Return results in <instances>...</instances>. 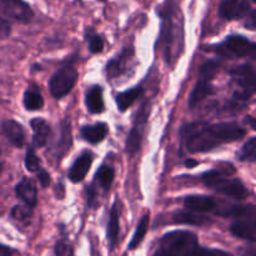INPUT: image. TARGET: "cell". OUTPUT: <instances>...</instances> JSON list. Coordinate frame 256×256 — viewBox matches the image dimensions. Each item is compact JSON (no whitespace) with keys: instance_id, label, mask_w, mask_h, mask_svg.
<instances>
[{"instance_id":"cell-26","label":"cell","mask_w":256,"mask_h":256,"mask_svg":"<svg viewBox=\"0 0 256 256\" xmlns=\"http://www.w3.org/2000/svg\"><path fill=\"white\" fill-rule=\"evenodd\" d=\"M149 215H144V216L140 219L139 224H138L136 230L134 232V236H132V242L129 244V250H134L136 249L138 246L140 245V242H142V239L145 238L148 232V228H149Z\"/></svg>"},{"instance_id":"cell-12","label":"cell","mask_w":256,"mask_h":256,"mask_svg":"<svg viewBox=\"0 0 256 256\" xmlns=\"http://www.w3.org/2000/svg\"><path fill=\"white\" fill-rule=\"evenodd\" d=\"M2 132L10 144L16 148L24 146L25 132L19 122L14 120H5L2 124Z\"/></svg>"},{"instance_id":"cell-30","label":"cell","mask_w":256,"mask_h":256,"mask_svg":"<svg viewBox=\"0 0 256 256\" xmlns=\"http://www.w3.org/2000/svg\"><path fill=\"white\" fill-rule=\"evenodd\" d=\"M40 159L36 156L32 149H29L26 152V155H25V166L29 170L30 172H36L40 170Z\"/></svg>"},{"instance_id":"cell-17","label":"cell","mask_w":256,"mask_h":256,"mask_svg":"<svg viewBox=\"0 0 256 256\" xmlns=\"http://www.w3.org/2000/svg\"><path fill=\"white\" fill-rule=\"evenodd\" d=\"M230 232L234 236L240 238V239L249 240V242H255L256 240V226H255V218L248 220H240V222H234L230 226Z\"/></svg>"},{"instance_id":"cell-23","label":"cell","mask_w":256,"mask_h":256,"mask_svg":"<svg viewBox=\"0 0 256 256\" xmlns=\"http://www.w3.org/2000/svg\"><path fill=\"white\" fill-rule=\"evenodd\" d=\"M142 88H132V89L118 95V96L115 98V102H116V105L118 108H119L120 112H125V110L129 109V108L136 102L138 98L142 95Z\"/></svg>"},{"instance_id":"cell-4","label":"cell","mask_w":256,"mask_h":256,"mask_svg":"<svg viewBox=\"0 0 256 256\" xmlns=\"http://www.w3.org/2000/svg\"><path fill=\"white\" fill-rule=\"evenodd\" d=\"M178 32H182V24L178 25L175 12L168 5L162 14V40L164 42L165 59H178L180 50L182 46V34H178Z\"/></svg>"},{"instance_id":"cell-36","label":"cell","mask_w":256,"mask_h":256,"mask_svg":"<svg viewBox=\"0 0 256 256\" xmlns=\"http://www.w3.org/2000/svg\"><path fill=\"white\" fill-rule=\"evenodd\" d=\"M9 34H10L9 24L6 22V20H4L2 16H0V39H4V38H6Z\"/></svg>"},{"instance_id":"cell-1","label":"cell","mask_w":256,"mask_h":256,"mask_svg":"<svg viewBox=\"0 0 256 256\" xmlns=\"http://www.w3.org/2000/svg\"><path fill=\"white\" fill-rule=\"evenodd\" d=\"M245 130L236 122H219V124H195L186 125L182 129V138L188 152L196 154L205 152L225 142L242 140Z\"/></svg>"},{"instance_id":"cell-25","label":"cell","mask_w":256,"mask_h":256,"mask_svg":"<svg viewBox=\"0 0 256 256\" xmlns=\"http://www.w3.org/2000/svg\"><path fill=\"white\" fill-rule=\"evenodd\" d=\"M220 215L222 216H234V218H255V208L252 205L249 206H242V205H232V206L225 208L220 210Z\"/></svg>"},{"instance_id":"cell-20","label":"cell","mask_w":256,"mask_h":256,"mask_svg":"<svg viewBox=\"0 0 256 256\" xmlns=\"http://www.w3.org/2000/svg\"><path fill=\"white\" fill-rule=\"evenodd\" d=\"M32 132H34V136H32V142L36 148H42L46 144L48 139L50 136V128L48 125V122L44 119H40V118H35L32 120Z\"/></svg>"},{"instance_id":"cell-39","label":"cell","mask_w":256,"mask_h":256,"mask_svg":"<svg viewBox=\"0 0 256 256\" xmlns=\"http://www.w3.org/2000/svg\"><path fill=\"white\" fill-rule=\"evenodd\" d=\"M242 256H255V250H254V248H252V249L249 250V252H246V255H242Z\"/></svg>"},{"instance_id":"cell-11","label":"cell","mask_w":256,"mask_h":256,"mask_svg":"<svg viewBox=\"0 0 256 256\" xmlns=\"http://www.w3.org/2000/svg\"><path fill=\"white\" fill-rule=\"evenodd\" d=\"M92 164V154L90 152H85L78 158L69 170V179L72 182H80L86 176Z\"/></svg>"},{"instance_id":"cell-38","label":"cell","mask_w":256,"mask_h":256,"mask_svg":"<svg viewBox=\"0 0 256 256\" xmlns=\"http://www.w3.org/2000/svg\"><path fill=\"white\" fill-rule=\"evenodd\" d=\"M195 165H198V162H195V160H189V162H186V168L195 166Z\"/></svg>"},{"instance_id":"cell-8","label":"cell","mask_w":256,"mask_h":256,"mask_svg":"<svg viewBox=\"0 0 256 256\" xmlns=\"http://www.w3.org/2000/svg\"><path fill=\"white\" fill-rule=\"evenodd\" d=\"M149 102H144V104L142 105V108L139 109V112H138L136 116H135L134 125H132V132H130L129 136H128L126 144H125V150H126L128 154L134 155L140 150L145 125H146L148 118H149Z\"/></svg>"},{"instance_id":"cell-5","label":"cell","mask_w":256,"mask_h":256,"mask_svg":"<svg viewBox=\"0 0 256 256\" xmlns=\"http://www.w3.org/2000/svg\"><path fill=\"white\" fill-rule=\"evenodd\" d=\"M232 79L235 80L242 90L234 94V102L236 105L244 104L250 99L255 92V70L252 65H242L232 72Z\"/></svg>"},{"instance_id":"cell-32","label":"cell","mask_w":256,"mask_h":256,"mask_svg":"<svg viewBox=\"0 0 256 256\" xmlns=\"http://www.w3.org/2000/svg\"><path fill=\"white\" fill-rule=\"evenodd\" d=\"M12 218H15L16 220H20V222H26V219H29L32 216V208L30 206H14L12 210Z\"/></svg>"},{"instance_id":"cell-34","label":"cell","mask_w":256,"mask_h":256,"mask_svg":"<svg viewBox=\"0 0 256 256\" xmlns=\"http://www.w3.org/2000/svg\"><path fill=\"white\" fill-rule=\"evenodd\" d=\"M88 42H89L90 52H94V54H99L104 49V42L99 35H92V36L88 38Z\"/></svg>"},{"instance_id":"cell-19","label":"cell","mask_w":256,"mask_h":256,"mask_svg":"<svg viewBox=\"0 0 256 256\" xmlns=\"http://www.w3.org/2000/svg\"><path fill=\"white\" fill-rule=\"evenodd\" d=\"M85 102H86L88 110L92 114H100L104 112L105 105L104 99H102V89L99 85L90 88L85 96Z\"/></svg>"},{"instance_id":"cell-33","label":"cell","mask_w":256,"mask_h":256,"mask_svg":"<svg viewBox=\"0 0 256 256\" xmlns=\"http://www.w3.org/2000/svg\"><path fill=\"white\" fill-rule=\"evenodd\" d=\"M54 252L55 256H74V250H72V245L64 240H59L55 244Z\"/></svg>"},{"instance_id":"cell-29","label":"cell","mask_w":256,"mask_h":256,"mask_svg":"<svg viewBox=\"0 0 256 256\" xmlns=\"http://www.w3.org/2000/svg\"><path fill=\"white\" fill-rule=\"evenodd\" d=\"M239 159L242 162H255L256 159V138H252L246 144L242 146L239 152Z\"/></svg>"},{"instance_id":"cell-15","label":"cell","mask_w":256,"mask_h":256,"mask_svg":"<svg viewBox=\"0 0 256 256\" xmlns=\"http://www.w3.org/2000/svg\"><path fill=\"white\" fill-rule=\"evenodd\" d=\"M15 192L18 196L30 208H34L38 202V192L36 186L32 180L24 178L19 184L15 186Z\"/></svg>"},{"instance_id":"cell-18","label":"cell","mask_w":256,"mask_h":256,"mask_svg":"<svg viewBox=\"0 0 256 256\" xmlns=\"http://www.w3.org/2000/svg\"><path fill=\"white\" fill-rule=\"evenodd\" d=\"M212 92V86L210 84V80L206 78L200 76V80L198 82V84L195 85L194 90H192V95H190L189 99V106L195 108L200 104L202 102H204L208 96Z\"/></svg>"},{"instance_id":"cell-10","label":"cell","mask_w":256,"mask_h":256,"mask_svg":"<svg viewBox=\"0 0 256 256\" xmlns=\"http://www.w3.org/2000/svg\"><path fill=\"white\" fill-rule=\"evenodd\" d=\"M252 10L248 0H222L219 8V14L222 19L235 20L246 16Z\"/></svg>"},{"instance_id":"cell-21","label":"cell","mask_w":256,"mask_h":256,"mask_svg":"<svg viewBox=\"0 0 256 256\" xmlns=\"http://www.w3.org/2000/svg\"><path fill=\"white\" fill-rule=\"evenodd\" d=\"M108 125L104 122H98L94 125H86L82 128V136L90 144H98L102 142L108 134Z\"/></svg>"},{"instance_id":"cell-14","label":"cell","mask_w":256,"mask_h":256,"mask_svg":"<svg viewBox=\"0 0 256 256\" xmlns=\"http://www.w3.org/2000/svg\"><path fill=\"white\" fill-rule=\"evenodd\" d=\"M120 210L122 205L120 202H115L110 212L109 222H108V242H109L110 249H114L118 244V238H119V219H120Z\"/></svg>"},{"instance_id":"cell-22","label":"cell","mask_w":256,"mask_h":256,"mask_svg":"<svg viewBox=\"0 0 256 256\" xmlns=\"http://www.w3.org/2000/svg\"><path fill=\"white\" fill-rule=\"evenodd\" d=\"M174 222L178 224H188V225H199V226H204V225L212 224V220L206 216L196 214V212H178L174 214Z\"/></svg>"},{"instance_id":"cell-16","label":"cell","mask_w":256,"mask_h":256,"mask_svg":"<svg viewBox=\"0 0 256 256\" xmlns=\"http://www.w3.org/2000/svg\"><path fill=\"white\" fill-rule=\"evenodd\" d=\"M185 208L192 212H212L216 206V202L212 198L204 196V195H190L184 200Z\"/></svg>"},{"instance_id":"cell-3","label":"cell","mask_w":256,"mask_h":256,"mask_svg":"<svg viewBox=\"0 0 256 256\" xmlns=\"http://www.w3.org/2000/svg\"><path fill=\"white\" fill-rule=\"evenodd\" d=\"M202 179L206 186L212 188L219 194L232 198V199L242 200L249 195V192L245 188V185L239 179L229 178V172L226 170H224V172H220L216 169L210 170L202 175Z\"/></svg>"},{"instance_id":"cell-2","label":"cell","mask_w":256,"mask_h":256,"mask_svg":"<svg viewBox=\"0 0 256 256\" xmlns=\"http://www.w3.org/2000/svg\"><path fill=\"white\" fill-rule=\"evenodd\" d=\"M199 246L196 235L184 230L168 232L160 239L152 256H192Z\"/></svg>"},{"instance_id":"cell-37","label":"cell","mask_w":256,"mask_h":256,"mask_svg":"<svg viewBox=\"0 0 256 256\" xmlns=\"http://www.w3.org/2000/svg\"><path fill=\"white\" fill-rule=\"evenodd\" d=\"M12 255H14V250L5 246V245L0 244V256H12Z\"/></svg>"},{"instance_id":"cell-27","label":"cell","mask_w":256,"mask_h":256,"mask_svg":"<svg viewBox=\"0 0 256 256\" xmlns=\"http://www.w3.org/2000/svg\"><path fill=\"white\" fill-rule=\"evenodd\" d=\"M44 105L42 94L35 89H29L24 94V106L26 110L34 112V110L42 109Z\"/></svg>"},{"instance_id":"cell-13","label":"cell","mask_w":256,"mask_h":256,"mask_svg":"<svg viewBox=\"0 0 256 256\" xmlns=\"http://www.w3.org/2000/svg\"><path fill=\"white\" fill-rule=\"evenodd\" d=\"M134 55V50L132 49H124L120 52L118 56H115L114 59L110 60L106 65V74L110 79L112 78H116L119 75H122V72L126 70L128 62H130V59Z\"/></svg>"},{"instance_id":"cell-28","label":"cell","mask_w":256,"mask_h":256,"mask_svg":"<svg viewBox=\"0 0 256 256\" xmlns=\"http://www.w3.org/2000/svg\"><path fill=\"white\" fill-rule=\"evenodd\" d=\"M114 169L110 166H106V165H102V166H100V169L98 170L96 175H95V179H96V182H99V185L102 189L109 190L112 182H114Z\"/></svg>"},{"instance_id":"cell-35","label":"cell","mask_w":256,"mask_h":256,"mask_svg":"<svg viewBox=\"0 0 256 256\" xmlns=\"http://www.w3.org/2000/svg\"><path fill=\"white\" fill-rule=\"evenodd\" d=\"M38 179H39L40 184H42V188L49 186L50 182H52L49 172H45V170H42V172H39V174H38Z\"/></svg>"},{"instance_id":"cell-6","label":"cell","mask_w":256,"mask_h":256,"mask_svg":"<svg viewBox=\"0 0 256 256\" xmlns=\"http://www.w3.org/2000/svg\"><path fill=\"white\" fill-rule=\"evenodd\" d=\"M255 44L244 36H230L214 46V50L222 56L245 58L255 56Z\"/></svg>"},{"instance_id":"cell-24","label":"cell","mask_w":256,"mask_h":256,"mask_svg":"<svg viewBox=\"0 0 256 256\" xmlns=\"http://www.w3.org/2000/svg\"><path fill=\"white\" fill-rule=\"evenodd\" d=\"M70 145H72V132H70L69 122L65 120L62 125V134H60L59 142L55 145V150H56V155L59 159L65 152H68Z\"/></svg>"},{"instance_id":"cell-31","label":"cell","mask_w":256,"mask_h":256,"mask_svg":"<svg viewBox=\"0 0 256 256\" xmlns=\"http://www.w3.org/2000/svg\"><path fill=\"white\" fill-rule=\"evenodd\" d=\"M192 256H232L230 252H224L220 249H209V248H202L199 245Z\"/></svg>"},{"instance_id":"cell-7","label":"cell","mask_w":256,"mask_h":256,"mask_svg":"<svg viewBox=\"0 0 256 256\" xmlns=\"http://www.w3.org/2000/svg\"><path fill=\"white\" fill-rule=\"evenodd\" d=\"M78 80V72L75 68L66 65L62 66L55 72L49 82L50 94L55 99H62L65 95L69 94L74 88L75 82Z\"/></svg>"},{"instance_id":"cell-9","label":"cell","mask_w":256,"mask_h":256,"mask_svg":"<svg viewBox=\"0 0 256 256\" xmlns=\"http://www.w3.org/2000/svg\"><path fill=\"white\" fill-rule=\"evenodd\" d=\"M0 15L20 22H26L32 18V10L22 0H0Z\"/></svg>"}]
</instances>
